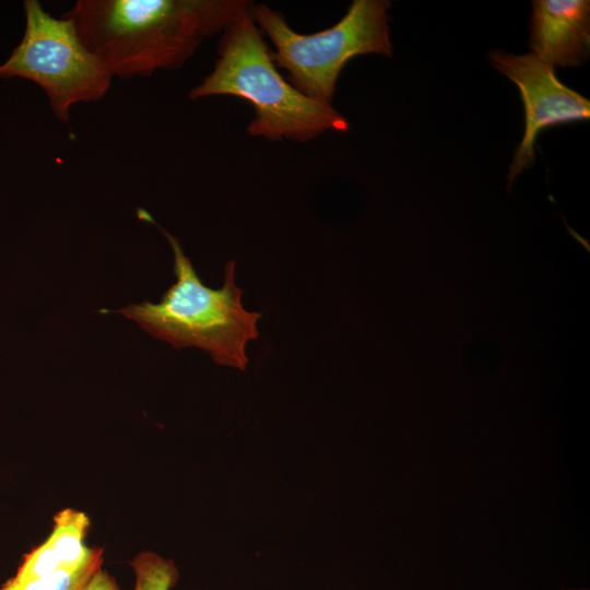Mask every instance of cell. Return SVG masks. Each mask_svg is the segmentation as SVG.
<instances>
[{"label":"cell","instance_id":"10","mask_svg":"<svg viewBox=\"0 0 590 590\" xmlns=\"http://www.w3.org/2000/svg\"><path fill=\"white\" fill-rule=\"evenodd\" d=\"M130 564L135 579L133 590H172L179 579L175 563L152 551L140 552Z\"/></svg>","mask_w":590,"mask_h":590},{"label":"cell","instance_id":"11","mask_svg":"<svg viewBox=\"0 0 590 590\" xmlns=\"http://www.w3.org/2000/svg\"><path fill=\"white\" fill-rule=\"evenodd\" d=\"M81 590H121L116 580L106 570L99 568L93 574Z\"/></svg>","mask_w":590,"mask_h":590},{"label":"cell","instance_id":"7","mask_svg":"<svg viewBox=\"0 0 590 590\" xmlns=\"http://www.w3.org/2000/svg\"><path fill=\"white\" fill-rule=\"evenodd\" d=\"M531 52L551 67H578L590 51L588 0L532 1Z\"/></svg>","mask_w":590,"mask_h":590},{"label":"cell","instance_id":"9","mask_svg":"<svg viewBox=\"0 0 590 590\" xmlns=\"http://www.w3.org/2000/svg\"><path fill=\"white\" fill-rule=\"evenodd\" d=\"M103 548L82 564L51 575L27 580L9 578L0 590H81L95 571L102 568Z\"/></svg>","mask_w":590,"mask_h":590},{"label":"cell","instance_id":"8","mask_svg":"<svg viewBox=\"0 0 590 590\" xmlns=\"http://www.w3.org/2000/svg\"><path fill=\"white\" fill-rule=\"evenodd\" d=\"M90 526V519L83 511L72 508L59 511L54 517L49 536L23 556L11 578H39L82 564L101 550L85 543Z\"/></svg>","mask_w":590,"mask_h":590},{"label":"cell","instance_id":"6","mask_svg":"<svg viewBox=\"0 0 590 590\" xmlns=\"http://www.w3.org/2000/svg\"><path fill=\"white\" fill-rule=\"evenodd\" d=\"M488 58L500 73L519 87L524 105L526 129L510 165V188L514 178L532 165L539 132L551 126L589 119L590 102L564 85L554 68L532 52L512 55L496 49Z\"/></svg>","mask_w":590,"mask_h":590},{"label":"cell","instance_id":"1","mask_svg":"<svg viewBox=\"0 0 590 590\" xmlns=\"http://www.w3.org/2000/svg\"><path fill=\"white\" fill-rule=\"evenodd\" d=\"M250 0H78L61 17L113 76L182 67L208 38L250 10Z\"/></svg>","mask_w":590,"mask_h":590},{"label":"cell","instance_id":"12","mask_svg":"<svg viewBox=\"0 0 590 590\" xmlns=\"http://www.w3.org/2000/svg\"><path fill=\"white\" fill-rule=\"evenodd\" d=\"M580 590H586V589H580Z\"/></svg>","mask_w":590,"mask_h":590},{"label":"cell","instance_id":"5","mask_svg":"<svg viewBox=\"0 0 590 590\" xmlns=\"http://www.w3.org/2000/svg\"><path fill=\"white\" fill-rule=\"evenodd\" d=\"M24 11V36L0 64V78L36 83L55 116L68 122L73 105L105 96L113 75L85 47L70 21L52 16L37 0H25Z\"/></svg>","mask_w":590,"mask_h":590},{"label":"cell","instance_id":"3","mask_svg":"<svg viewBox=\"0 0 590 590\" xmlns=\"http://www.w3.org/2000/svg\"><path fill=\"white\" fill-rule=\"evenodd\" d=\"M138 216L157 226L167 238L176 282L158 303L129 304L115 312L175 349L199 347L219 365L246 370V346L259 337L257 323L262 312L244 308L243 290L235 282L236 261L226 263L222 287L211 288L198 276L178 238L161 227L148 211L139 209Z\"/></svg>","mask_w":590,"mask_h":590},{"label":"cell","instance_id":"2","mask_svg":"<svg viewBox=\"0 0 590 590\" xmlns=\"http://www.w3.org/2000/svg\"><path fill=\"white\" fill-rule=\"evenodd\" d=\"M215 95L248 102L255 117L246 132L268 141L305 143L327 131L345 132L350 128L332 104L305 96L279 72L249 11L221 34L212 71L188 93L192 101Z\"/></svg>","mask_w":590,"mask_h":590},{"label":"cell","instance_id":"4","mask_svg":"<svg viewBox=\"0 0 590 590\" xmlns=\"http://www.w3.org/2000/svg\"><path fill=\"white\" fill-rule=\"evenodd\" d=\"M388 0H354L333 26L312 34L294 31L284 15L267 4L252 3L250 15L271 40L272 59L287 82L305 96L332 104L338 78L354 57L392 56Z\"/></svg>","mask_w":590,"mask_h":590}]
</instances>
